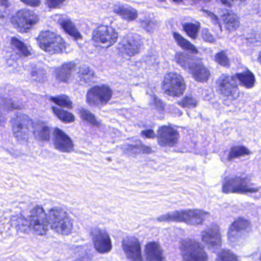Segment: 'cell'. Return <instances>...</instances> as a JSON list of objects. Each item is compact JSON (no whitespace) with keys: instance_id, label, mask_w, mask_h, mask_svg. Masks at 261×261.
Listing matches in <instances>:
<instances>
[{"instance_id":"7402d4cb","label":"cell","mask_w":261,"mask_h":261,"mask_svg":"<svg viewBox=\"0 0 261 261\" xmlns=\"http://www.w3.org/2000/svg\"><path fill=\"white\" fill-rule=\"evenodd\" d=\"M33 134L37 140L47 142L50 140V129L48 126L42 121H38L33 126Z\"/></svg>"},{"instance_id":"83f0119b","label":"cell","mask_w":261,"mask_h":261,"mask_svg":"<svg viewBox=\"0 0 261 261\" xmlns=\"http://www.w3.org/2000/svg\"><path fill=\"white\" fill-rule=\"evenodd\" d=\"M173 36L175 41H176V42L179 44V45L181 48H183V49H185L186 51H188V52H192V53L193 54L198 53V51H197V48H196L194 45H192L188 40L183 38V37H182L181 34H179V33H174Z\"/></svg>"},{"instance_id":"1f68e13d","label":"cell","mask_w":261,"mask_h":261,"mask_svg":"<svg viewBox=\"0 0 261 261\" xmlns=\"http://www.w3.org/2000/svg\"><path fill=\"white\" fill-rule=\"evenodd\" d=\"M79 114L81 118L84 121L88 123L90 125L92 126V127H95V128H100V124L98 121V119L89 110H85V109H81L79 111Z\"/></svg>"},{"instance_id":"30bf717a","label":"cell","mask_w":261,"mask_h":261,"mask_svg":"<svg viewBox=\"0 0 261 261\" xmlns=\"http://www.w3.org/2000/svg\"><path fill=\"white\" fill-rule=\"evenodd\" d=\"M163 90L165 94L171 97H180L184 94L186 84L184 79L177 73H168L163 81Z\"/></svg>"},{"instance_id":"ba28073f","label":"cell","mask_w":261,"mask_h":261,"mask_svg":"<svg viewBox=\"0 0 261 261\" xmlns=\"http://www.w3.org/2000/svg\"><path fill=\"white\" fill-rule=\"evenodd\" d=\"M259 188L255 187L251 181L241 176L229 178L223 184V193H255L259 191Z\"/></svg>"},{"instance_id":"d6986e66","label":"cell","mask_w":261,"mask_h":261,"mask_svg":"<svg viewBox=\"0 0 261 261\" xmlns=\"http://www.w3.org/2000/svg\"><path fill=\"white\" fill-rule=\"evenodd\" d=\"M124 253L130 261H143L141 254V247L137 238L128 237L124 239L122 243Z\"/></svg>"},{"instance_id":"277c9868","label":"cell","mask_w":261,"mask_h":261,"mask_svg":"<svg viewBox=\"0 0 261 261\" xmlns=\"http://www.w3.org/2000/svg\"><path fill=\"white\" fill-rule=\"evenodd\" d=\"M251 231V224L244 218H237L230 226L228 239L233 248H239L248 240Z\"/></svg>"},{"instance_id":"f907efd6","label":"cell","mask_w":261,"mask_h":261,"mask_svg":"<svg viewBox=\"0 0 261 261\" xmlns=\"http://www.w3.org/2000/svg\"><path fill=\"white\" fill-rule=\"evenodd\" d=\"M218 1H220L221 2H222V4H224V5H228V6H231V4H230V2H229L228 0H218Z\"/></svg>"},{"instance_id":"e575fe53","label":"cell","mask_w":261,"mask_h":261,"mask_svg":"<svg viewBox=\"0 0 261 261\" xmlns=\"http://www.w3.org/2000/svg\"><path fill=\"white\" fill-rule=\"evenodd\" d=\"M78 76H79L81 81H84V82H90L95 78V74L91 67L84 66V67H80Z\"/></svg>"},{"instance_id":"7a4b0ae2","label":"cell","mask_w":261,"mask_h":261,"mask_svg":"<svg viewBox=\"0 0 261 261\" xmlns=\"http://www.w3.org/2000/svg\"><path fill=\"white\" fill-rule=\"evenodd\" d=\"M209 213L198 209L182 210L162 215L158 218L162 222H183L189 225H198L204 223Z\"/></svg>"},{"instance_id":"c3c4849f","label":"cell","mask_w":261,"mask_h":261,"mask_svg":"<svg viewBox=\"0 0 261 261\" xmlns=\"http://www.w3.org/2000/svg\"><path fill=\"white\" fill-rule=\"evenodd\" d=\"M154 101L155 104H156V106H157V108H164L163 103V102H162L161 100L159 99V98H155Z\"/></svg>"},{"instance_id":"f35d334b","label":"cell","mask_w":261,"mask_h":261,"mask_svg":"<svg viewBox=\"0 0 261 261\" xmlns=\"http://www.w3.org/2000/svg\"><path fill=\"white\" fill-rule=\"evenodd\" d=\"M197 103L198 102L196 99L189 96L186 97L183 100L179 102V106L184 107V108H194L197 106Z\"/></svg>"},{"instance_id":"44dd1931","label":"cell","mask_w":261,"mask_h":261,"mask_svg":"<svg viewBox=\"0 0 261 261\" xmlns=\"http://www.w3.org/2000/svg\"><path fill=\"white\" fill-rule=\"evenodd\" d=\"M145 255L147 261H164L163 251L160 244L157 242H150L145 248Z\"/></svg>"},{"instance_id":"d590c367","label":"cell","mask_w":261,"mask_h":261,"mask_svg":"<svg viewBox=\"0 0 261 261\" xmlns=\"http://www.w3.org/2000/svg\"><path fill=\"white\" fill-rule=\"evenodd\" d=\"M125 151L132 153V154H138V153L140 154V153H152V149L139 143L138 144L129 145L128 147L126 148Z\"/></svg>"},{"instance_id":"9c48e42d","label":"cell","mask_w":261,"mask_h":261,"mask_svg":"<svg viewBox=\"0 0 261 261\" xmlns=\"http://www.w3.org/2000/svg\"><path fill=\"white\" fill-rule=\"evenodd\" d=\"M38 22V16L29 9L18 11L12 18V25L20 33L30 32Z\"/></svg>"},{"instance_id":"4fadbf2b","label":"cell","mask_w":261,"mask_h":261,"mask_svg":"<svg viewBox=\"0 0 261 261\" xmlns=\"http://www.w3.org/2000/svg\"><path fill=\"white\" fill-rule=\"evenodd\" d=\"M143 48V38L134 33L127 34L119 45V51L122 55L132 57L138 55Z\"/></svg>"},{"instance_id":"7c38bea8","label":"cell","mask_w":261,"mask_h":261,"mask_svg":"<svg viewBox=\"0 0 261 261\" xmlns=\"http://www.w3.org/2000/svg\"><path fill=\"white\" fill-rule=\"evenodd\" d=\"M112 95L113 91L107 85L93 87L87 94V102L91 107H103L108 103Z\"/></svg>"},{"instance_id":"681fc988","label":"cell","mask_w":261,"mask_h":261,"mask_svg":"<svg viewBox=\"0 0 261 261\" xmlns=\"http://www.w3.org/2000/svg\"><path fill=\"white\" fill-rule=\"evenodd\" d=\"M8 5H9L8 0H0V6L7 7Z\"/></svg>"},{"instance_id":"b9f144b4","label":"cell","mask_w":261,"mask_h":261,"mask_svg":"<svg viewBox=\"0 0 261 261\" xmlns=\"http://www.w3.org/2000/svg\"><path fill=\"white\" fill-rule=\"evenodd\" d=\"M142 24L146 30L151 31L155 27V21L151 19H145L142 21Z\"/></svg>"},{"instance_id":"cb8c5ba5","label":"cell","mask_w":261,"mask_h":261,"mask_svg":"<svg viewBox=\"0 0 261 261\" xmlns=\"http://www.w3.org/2000/svg\"><path fill=\"white\" fill-rule=\"evenodd\" d=\"M222 18L225 28L229 32H234L238 29L240 26V19L234 12L225 11V12L222 13Z\"/></svg>"},{"instance_id":"4316f807","label":"cell","mask_w":261,"mask_h":261,"mask_svg":"<svg viewBox=\"0 0 261 261\" xmlns=\"http://www.w3.org/2000/svg\"><path fill=\"white\" fill-rule=\"evenodd\" d=\"M61 26L62 29L64 30L67 34H68L70 36L74 38V39L79 40L82 38V35L81 33L77 30L72 22L70 19H63L61 22Z\"/></svg>"},{"instance_id":"603a6c76","label":"cell","mask_w":261,"mask_h":261,"mask_svg":"<svg viewBox=\"0 0 261 261\" xmlns=\"http://www.w3.org/2000/svg\"><path fill=\"white\" fill-rule=\"evenodd\" d=\"M75 67L74 62L66 63L55 70V77L61 82H67Z\"/></svg>"},{"instance_id":"ab89813d","label":"cell","mask_w":261,"mask_h":261,"mask_svg":"<svg viewBox=\"0 0 261 261\" xmlns=\"http://www.w3.org/2000/svg\"><path fill=\"white\" fill-rule=\"evenodd\" d=\"M215 61H216L217 63H218L220 65L223 66V67H228L230 66V61H229L227 55L225 53V51L218 52L215 55Z\"/></svg>"},{"instance_id":"6da1fadb","label":"cell","mask_w":261,"mask_h":261,"mask_svg":"<svg viewBox=\"0 0 261 261\" xmlns=\"http://www.w3.org/2000/svg\"><path fill=\"white\" fill-rule=\"evenodd\" d=\"M178 64L188 70L198 82H206L209 79L210 71L197 58L186 53H178L175 55Z\"/></svg>"},{"instance_id":"8d00e7d4","label":"cell","mask_w":261,"mask_h":261,"mask_svg":"<svg viewBox=\"0 0 261 261\" xmlns=\"http://www.w3.org/2000/svg\"><path fill=\"white\" fill-rule=\"evenodd\" d=\"M30 74L33 79L38 82H43L47 78L46 72L43 68L39 67H33L30 70Z\"/></svg>"},{"instance_id":"836d02e7","label":"cell","mask_w":261,"mask_h":261,"mask_svg":"<svg viewBox=\"0 0 261 261\" xmlns=\"http://www.w3.org/2000/svg\"><path fill=\"white\" fill-rule=\"evenodd\" d=\"M183 30L190 38L196 39L199 33L200 25L194 23H185Z\"/></svg>"},{"instance_id":"ffe728a7","label":"cell","mask_w":261,"mask_h":261,"mask_svg":"<svg viewBox=\"0 0 261 261\" xmlns=\"http://www.w3.org/2000/svg\"><path fill=\"white\" fill-rule=\"evenodd\" d=\"M53 143L56 150L68 153L74 149V143L67 134L59 128H55L53 132Z\"/></svg>"},{"instance_id":"e0dca14e","label":"cell","mask_w":261,"mask_h":261,"mask_svg":"<svg viewBox=\"0 0 261 261\" xmlns=\"http://www.w3.org/2000/svg\"><path fill=\"white\" fill-rule=\"evenodd\" d=\"M217 88L221 95L226 98H235L238 93V87L234 77L223 74L217 81Z\"/></svg>"},{"instance_id":"484cf974","label":"cell","mask_w":261,"mask_h":261,"mask_svg":"<svg viewBox=\"0 0 261 261\" xmlns=\"http://www.w3.org/2000/svg\"><path fill=\"white\" fill-rule=\"evenodd\" d=\"M236 77L240 84L246 88H252L255 86V77L251 70H247L244 72L236 74Z\"/></svg>"},{"instance_id":"f1b7e54d","label":"cell","mask_w":261,"mask_h":261,"mask_svg":"<svg viewBox=\"0 0 261 261\" xmlns=\"http://www.w3.org/2000/svg\"><path fill=\"white\" fill-rule=\"evenodd\" d=\"M54 114L62 122L65 124H71L75 121V117L71 113L62 110V109L57 108V107H52Z\"/></svg>"},{"instance_id":"5bb4252c","label":"cell","mask_w":261,"mask_h":261,"mask_svg":"<svg viewBox=\"0 0 261 261\" xmlns=\"http://www.w3.org/2000/svg\"><path fill=\"white\" fill-rule=\"evenodd\" d=\"M201 241L210 251L216 252L222 248V240L220 228L216 223H212L204 229Z\"/></svg>"},{"instance_id":"74e56055","label":"cell","mask_w":261,"mask_h":261,"mask_svg":"<svg viewBox=\"0 0 261 261\" xmlns=\"http://www.w3.org/2000/svg\"><path fill=\"white\" fill-rule=\"evenodd\" d=\"M216 260L220 261H238V258L231 251H228V250H222L218 253Z\"/></svg>"},{"instance_id":"9a60e30c","label":"cell","mask_w":261,"mask_h":261,"mask_svg":"<svg viewBox=\"0 0 261 261\" xmlns=\"http://www.w3.org/2000/svg\"><path fill=\"white\" fill-rule=\"evenodd\" d=\"M30 227L34 234L44 236L48 231V219L45 210L40 206L35 207L30 215Z\"/></svg>"},{"instance_id":"f546056e","label":"cell","mask_w":261,"mask_h":261,"mask_svg":"<svg viewBox=\"0 0 261 261\" xmlns=\"http://www.w3.org/2000/svg\"><path fill=\"white\" fill-rule=\"evenodd\" d=\"M251 154V152L248 149L243 146H236L232 147L229 152L228 160H235V159L240 158V157L248 156Z\"/></svg>"},{"instance_id":"8992f818","label":"cell","mask_w":261,"mask_h":261,"mask_svg":"<svg viewBox=\"0 0 261 261\" xmlns=\"http://www.w3.org/2000/svg\"><path fill=\"white\" fill-rule=\"evenodd\" d=\"M181 254L184 261H207L208 255L203 246L193 239H185L180 242Z\"/></svg>"},{"instance_id":"ac0fdd59","label":"cell","mask_w":261,"mask_h":261,"mask_svg":"<svg viewBox=\"0 0 261 261\" xmlns=\"http://www.w3.org/2000/svg\"><path fill=\"white\" fill-rule=\"evenodd\" d=\"M159 144L164 147H172L178 143L179 132L169 126H163L157 132Z\"/></svg>"},{"instance_id":"52a82bcc","label":"cell","mask_w":261,"mask_h":261,"mask_svg":"<svg viewBox=\"0 0 261 261\" xmlns=\"http://www.w3.org/2000/svg\"><path fill=\"white\" fill-rule=\"evenodd\" d=\"M33 128V121L26 114H16L12 118V132L15 138L21 143H26L29 140Z\"/></svg>"},{"instance_id":"d4e9b609","label":"cell","mask_w":261,"mask_h":261,"mask_svg":"<svg viewBox=\"0 0 261 261\" xmlns=\"http://www.w3.org/2000/svg\"><path fill=\"white\" fill-rule=\"evenodd\" d=\"M114 12L122 17L123 19L128 21H133L137 18L138 14L136 9H134L132 7L127 5H116L114 8Z\"/></svg>"},{"instance_id":"7dc6e473","label":"cell","mask_w":261,"mask_h":261,"mask_svg":"<svg viewBox=\"0 0 261 261\" xmlns=\"http://www.w3.org/2000/svg\"><path fill=\"white\" fill-rule=\"evenodd\" d=\"M172 1H173V2H175V3H182V2H184L185 1H186V0H172ZM191 1L193 2H209L210 0H191Z\"/></svg>"},{"instance_id":"d6a6232c","label":"cell","mask_w":261,"mask_h":261,"mask_svg":"<svg viewBox=\"0 0 261 261\" xmlns=\"http://www.w3.org/2000/svg\"><path fill=\"white\" fill-rule=\"evenodd\" d=\"M11 45L21 55H23L24 57H28L31 55L27 46L23 43V41L18 38H12L11 39Z\"/></svg>"},{"instance_id":"2e32d148","label":"cell","mask_w":261,"mask_h":261,"mask_svg":"<svg viewBox=\"0 0 261 261\" xmlns=\"http://www.w3.org/2000/svg\"><path fill=\"white\" fill-rule=\"evenodd\" d=\"M95 250L100 254H107L112 250V242L107 231L100 228H94L91 231Z\"/></svg>"},{"instance_id":"3957f363","label":"cell","mask_w":261,"mask_h":261,"mask_svg":"<svg viewBox=\"0 0 261 261\" xmlns=\"http://www.w3.org/2000/svg\"><path fill=\"white\" fill-rule=\"evenodd\" d=\"M48 224L52 230L60 235L67 236L73 230V222L65 210L53 208L49 211Z\"/></svg>"},{"instance_id":"60d3db41","label":"cell","mask_w":261,"mask_h":261,"mask_svg":"<svg viewBox=\"0 0 261 261\" xmlns=\"http://www.w3.org/2000/svg\"><path fill=\"white\" fill-rule=\"evenodd\" d=\"M201 37H202L204 41H207V42H209V43H214L215 42V38H214L213 35L210 33V32L208 30H202V33H201Z\"/></svg>"},{"instance_id":"bcb514c9","label":"cell","mask_w":261,"mask_h":261,"mask_svg":"<svg viewBox=\"0 0 261 261\" xmlns=\"http://www.w3.org/2000/svg\"><path fill=\"white\" fill-rule=\"evenodd\" d=\"M203 11H204L205 13H207V15H208L209 17H211V19H213V20L215 21V23H217V25H218V26H219V28H220L221 30H222V26H221L220 22H219V20H218V18H217L216 16H215V14L211 13V12H208V11L207 10Z\"/></svg>"},{"instance_id":"ee69618b","label":"cell","mask_w":261,"mask_h":261,"mask_svg":"<svg viewBox=\"0 0 261 261\" xmlns=\"http://www.w3.org/2000/svg\"><path fill=\"white\" fill-rule=\"evenodd\" d=\"M23 3L30 6L38 7L41 4V0H21Z\"/></svg>"},{"instance_id":"4dcf8cb0","label":"cell","mask_w":261,"mask_h":261,"mask_svg":"<svg viewBox=\"0 0 261 261\" xmlns=\"http://www.w3.org/2000/svg\"><path fill=\"white\" fill-rule=\"evenodd\" d=\"M50 100L59 107L64 108L71 109L73 107L72 102L67 95H59V96L52 97Z\"/></svg>"},{"instance_id":"8fae6325","label":"cell","mask_w":261,"mask_h":261,"mask_svg":"<svg viewBox=\"0 0 261 261\" xmlns=\"http://www.w3.org/2000/svg\"><path fill=\"white\" fill-rule=\"evenodd\" d=\"M117 32L110 26H98L93 33L94 43L99 48H110L117 42Z\"/></svg>"},{"instance_id":"f6af8a7d","label":"cell","mask_w":261,"mask_h":261,"mask_svg":"<svg viewBox=\"0 0 261 261\" xmlns=\"http://www.w3.org/2000/svg\"><path fill=\"white\" fill-rule=\"evenodd\" d=\"M142 136L143 137L147 138V139H153L156 136L154 131L153 130H146L142 132Z\"/></svg>"},{"instance_id":"816d5d0a","label":"cell","mask_w":261,"mask_h":261,"mask_svg":"<svg viewBox=\"0 0 261 261\" xmlns=\"http://www.w3.org/2000/svg\"><path fill=\"white\" fill-rule=\"evenodd\" d=\"M232 1L237 4H243L248 2V0H232Z\"/></svg>"},{"instance_id":"5b68a950","label":"cell","mask_w":261,"mask_h":261,"mask_svg":"<svg viewBox=\"0 0 261 261\" xmlns=\"http://www.w3.org/2000/svg\"><path fill=\"white\" fill-rule=\"evenodd\" d=\"M37 41L40 48L49 54L63 53L67 48L65 40L53 32H41Z\"/></svg>"},{"instance_id":"7bdbcfd3","label":"cell","mask_w":261,"mask_h":261,"mask_svg":"<svg viewBox=\"0 0 261 261\" xmlns=\"http://www.w3.org/2000/svg\"><path fill=\"white\" fill-rule=\"evenodd\" d=\"M65 0H46V4L49 8H57L62 3H64Z\"/></svg>"}]
</instances>
